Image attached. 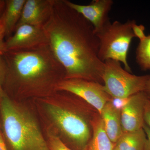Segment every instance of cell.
Listing matches in <instances>:
<instances>
[{
    "mask_svg": "<svg viewBox=\"0 0 150 150\" xmlns=\"http://www.w3.org/2000/svg\"><path fill=\"white\" fill-rule=\"evenodd\" d=\"M143 92L148 99L150 100V78L148 81Z\"/></svg>",
    "mask_w": 150,
    "mask_h": 150,
    "instance_id": "obj_24",
    "label": "cell"
},
{
    "mask_svg": "<svg viewBox=\"0 0 150 150\" xmlns=\"http://www.w3.org/2000/svg\"><path fill=\"white\" fill-rule=\"evenodd\" d=\"M113 150H119L118 149V148L116 146H115V148H114V149Z\"/></svg>",
    "mask_w": 150,
    "mask_h": 150,
    "instance_id": "obj_27",
    "label": "cell"
},
{
    "mask_svg": "<svg viewBox=\"0 0 150 150\" xmlns=\"http://www.w3.org/2000/svg\"><path fill=\"white\" fill-rule=\"evenodd\" d=\"M48 44L43 27L28 24L17 28L5 42L6 51L31 50Z\"/></svg>",
    "mask_w": 150,
    "mask_h": 150,
    "instance_id": "obj_8",
    "label": "cell"
},
{
    "mask_svg": "<svg viewBox=\"0 0 150 150\" xmlns=\"http://www.w3.org/2000/svg\"><path fill=\"white\" fill-rule=\"evenodd\" d=\"M6 38L5 29L2 16L0 18V54L2 55L6 52L5 38Z\"/></svg>",
    "mask_w": 150,
    "mask_h": 150,
    "instance_id": "obj_18",
    "label": "cell"
},
{
    "mask_svg": "<svg viewBox=\"0 0 150 150\" xmlns=\"http://www.w3.org/2000/svg\"><path fill=\"white\" fill-rule=\"evenodd\" d=\"M43 27L51 51L65 69V79L103 84L104 63L98 58L99 41L89 22L64 0H54L51 16Z\"/></svg>",
    "mask_w": 150,
    "mask_h": 150,
    "instance_id": "obj_1",
    "label": "cell"
},
{
    "mask_svg": "<svg viewBox=\"0 0 150 150\" xmlns=\"http://www.w3.org/2000/svg\"><path fill=\"white\" fill-rule=\"evenodd\" d=\"M0 105L5 136L13 150H50L35 120L0 89Z\"/></svg>",
    "mask_w": 150,
    "mask_h": 150,
    "instance_id": "obj_3",
    "label": "cell"
},
{
    "mask_svg": "<svg viewBox=\"0 0 150 150\" xmlns=\"http://www.w3.org/2000/svg\"><path fill=\"white\" fill-rule=\"evenodd\" d=\"M100 115L108 136L111 142L116 144L123 134L121 111L115 109L110 101L105 105Z\"/></svg>",
    "mask_w": 150,
    "mask_h": 150,
    "instance_id": "obj_12",
    "label": "cell"
},
{
    "mask_svg": "<svg viewBox=\"0 0 150 150\" xmlns=\"http://www.w3.org/2000/svg\"><path fill=\"white\" fill-rule=\"evenodd\" d=\"M6 6V1L0 0V18L2 16Z\"/></svg>",
    "mask_w": 150,
    "mask_h": 150,
    "instance_id": "obj_25",
    "label": "cell"
},
{
    "mask_svg": "<svg viewBox=\"0 0 150 150\" xmlns=\"http://www.w3.org/2000/svg\"><path fill=\"white\" fill-rule=\"evenodd\" d=\"M64 1L91 23L95 33L110 22L108 14L113 4L112 0H94L87 5L78 4L68 0Z\"/></svg>",
    "mask_w": 150,
    "mask_h": 150,
    "instance_id": "obj_9",
    "label": "cell"
},
{
    "mask_svg": "<svg viewBox=\"0 0 150 150\" xmlns=\"http://www.w3.org/2000/svg\"><path fill=\"white\" fill-rule=\"evenodd\" d=\"M144 121L145 124L150 129V100L147 97L144 108Z\"/></svg>",
    "mask_w": 150,
    "mask_h": 150,
    "instance_id": "obj_22",
    "label": "cell"
},
{
    "mask_svg": "<svg viewBox=\"0 0 150 150\" xmlns=\"http://www.w3.org/2000/svg\"><path fill=\"white\" fill-rule=\"evenodd\" d=\"M92 126V136L83 150H113L115 144L108 136L99 113L93 120Z\"/></svg>",
    "mask_w": 150,
    "mask_h": 150,
    "instance_id": "obj_13",
    "label": "cell"
},
{
    "mask_svg": "<svg viewBox=\"0 0 150 150\" xmlns=\"http://www.w3.org/2000/svg\"><path fill=\"white\" fill-rule=\"evenodd\" d=\"M0 150H7L1 133H0Z\"/></svg>",
    "mask_w": 150,
    "mask_h": 150,
    "instance_id": "obj_26",
    "label": "cell"
},
{
    "mask_svg": "<svg viewBox=\"0 0 150 150\" xmlns=\"http://www.w3.org/2000/svg\"><path fill=\"white\" fill-rule=\"evenodd\" d=\"M104 63L103 85L111 97L125 98L144 91L150 75L132 74L123 69L121 63L112 59Z\"/></svg>",
    "mask_w": 150,
    "mask_h": 150,
    "instance_id": "obj_5",
    "label": "cell"
},
{
    "mask_svg": "<svg viewBox=\"0 0 150 150\" xmlns=\"http://www.w3.org/2000/svg\"><path fill=\"white\" fill-rule=\"evenodd\" d=\"M57 90L74 95L93 108L100 115L112 98L102 84L83 79H64L57 86Z\"/></svg>",
    "mask_w": 150,
    "mask_h": 150,
    "instance_id": "obj_7",
    "label": "cell"
},
{
    "mask_svg": "<svg viewBox=\"0 0 150 150\" xmlns=\"http://www.w3.org/2000/svg\"><path fill=\"white\" fill-rule=\"evenodd\" d=\"M146 135L144 129L123 133L115 146L119 150H144Z\"/></svg>",
    "mask_w": 150,
    "mask_h": 150,
    "instance_id": "obj_15",
    "label": "cell"
},
{
    "mask_svg": "<svg viewBox=\"0 0 150 150\" xmlns=\"http://www.w3.org/2000/svg\"><path fill=\"white\" fill-rule=\"evenodd\" d=\"M26 0H6V6L2 15L6 38L13 34L21 17Z\"/></svg>",
    "mask_w": 150,
    "mask_h": 150,
    "instance_id": "obj_14",
    "label": "cell"
},
{
    "mask_svg": "<svg viewBox=\"0 0 150 150\" xmlns=\"http://www.w3.org/2000/svg\"><path fill=\"white\" fill-rule=\"evenodd\" d=\"M6 74V65L3 56L0 54V89L4 82Z\"/></svg>",
    "mask_w": 150,
    "mask_h": 150,
    "instance_id": "obj_21",
    "label": "cell"
},
{
    "mask_svg": "<svg viewBox=\"0 0 150 150\" xmlns=\"http://www.w3.org/2000/svg\"><path fill=\"white\" fill-rule=\"evenodd\" d=\"M48 142L50 150H73L67 146L59 137L54 134H49Z\"/></svg>",
    "mask_w": 150,
    "mask_h": 150,
    "instance_id": "obj_17",
    "label": "cell"
},
{
    "mask_svg": "<svg viewBox=\"0 0 150 150\" xmlns=\"http://www.w3.org/2000/svg\"><path fill=\"white\" fill-rule=\"evenodd\" d=\"M135 21L124 23L115 21L108 23L100 31L96 33L99 41L98 56L104 62L109 59L122 63L124 69L131 73L127 60L128 51L134 36L132 29Z\"/></svg>",
    "mask_w": 150,
    "mask_h": 150,
    "instance_id": "obj_4",
    "label": "cell"
},
{
    "mask_svg": "<svg viewBox=\"0 0 150 150\" xmlns=\"http://www.w3.org/2000/svg\"><path fill=\"white\" fill-rule=\"evenodd\" d=\"M143 129L146 135V141L144 150H150V129L145 124L144 125Z\"/></svg>",
    "mask_w": 150,
    "mask_h": 150,
    "instance_id": "obj_23",
    "label": "cell"
},
{
    "mask_svg": "<svg viewBox=\"0 0 150 150\" xmlns=\"http://www.w3.org/2000/svg\"><path fill=\"white\" fill-rule=\"evenodd\" d=\"M54 1L26 0L16 29L23 24L43 27L51 16Z\"/></svg>",
    "mask_w": 150,
    "mask_h": 150,
    "instance_id": "obj_11",
    "label": "cell"
},
{
    "mask_svg": "<svg viewBox=\"0 0 150 150\" xmlns=\"http://www.w3.org/2000/svg\"><path fill=\"white\" fill-rule=\"evenodd\" d=\"M146 96L143 92L132 96L128 104L121 111L123 133L143 129L144 125V108Z\"/></svg>",
    "mask_w": 150,
    "mask_h": 150,
    "instance_id": "obj_10",
    "label": "cell"
},
{
    "mask_svg": "<svg viewBox=\"0 0 150 150\" xmlns=\"http://www.w3.org/2000/svg\"><path fill=\"white\" fill-rule=\"evenodd\" d=\"M47 108L66 137L79 149H84L92 136V122L97 114L88 118L74 110L54 104L48 105Z\"/></svg>",
    "mask_w": 150,
    "mask_h": 150,
    "instance_id": "obj_6",
    "label": "cell"
},
{
    "mask_svg": "<svg viewBox=\"0 0 150 150\" xmlns=\"http://www.w3.org/2000/svg\"><path fill=\"white\" fill-rule=\"evenodd\" d=\"M131 96L125 98H111L110 102L115 109L121 111L124 107L128 104L130 99Z\"/></svg>",
    "mask_w": 150,
    "mask_h": 150,
    "instance_id": "obj_20",
    "label": "cell"
},
{
    "mask_svg": "<svg viewBox=\"0 0 150 150\" xmlns=\"http://www.w3.org/2000/svg\"><path fill=\"white\" fill-rule=\"evenodd\" d=\"M136 60L141 69L150 70V35L140 41L136 51Z\"/></svg>",
    "mask_w": 150,
    "mask_h": 150,
    "instance_id": "obj_16",
    "label": "cell"
},
{
    "mask_svg": "<svg viewBox=\"0 0 150 150\" xmlns=\"http://www.w3.org/2000/svg\"><path fill=\"white\" fill-rule=\"evenodd\" d=\"M3 57L6 65L4 82L7 83L57 90V86L66 78L65 69L48 44L31 50L7 51Z\"/></svg>",
    "mask_w": 150,
    "mask_h": 150,
    "instance_id": "obj_2",
    "label": "cell"
},
{
    "mask_svg": "<svg viewBox=\"0 0 150 150\" xmlns=\"http://www.w3.org/2000/svg\"><path fill=\"white\" fill-rule=\"evenodd\" d=\"M132 29L135 37L138 38L140 41L144 40L146 37L145 33V27L143 25H138L135 21L132 25Z\"/></svg>",
    "mask_w": 150,
    "mask_h": 150,
    "instance_id": "obj_19",
    "label": "cell"
}]
</instances>
